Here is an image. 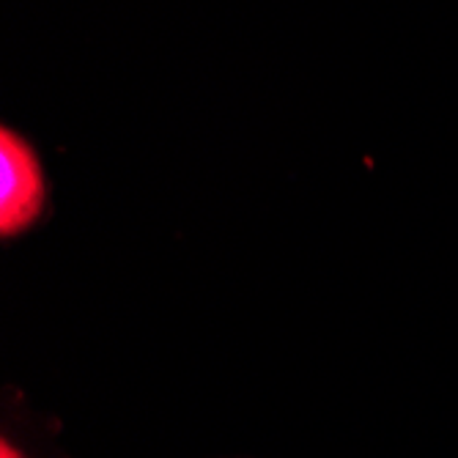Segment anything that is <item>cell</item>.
Wrapping results in <instances>:
<instances>
[{
  "label": "cell",
  "instance_id": "cell-1",
  "mask_svg": "<svg viewBox=\"0 0 458 458\" xmlns=\"http://www.w3.org/2000/svg\"><path fill=\"white\" fill-rule=\"evenodd\" d=\"M45 206V176L30 143L9 127L0 132V231L4 236L28 228Z\"/></svg>",
  "mask_w": 458,
  "mask_h": 458
},
{
  "label": "cell",
  "instance_id": "cell-2",
  "mask_svg": "<svg viewBox=\"0 0 458 458\" xmlns=\"http://www.w3.org/2000/svg\"><path fill=\"white\" fill-rule=\"evenodd\" d=\"M0 458H22V455L9 442H4V447H0Z\"/></svg>",
  "mask_w": 458,
  "mask_h": 458
}]
</instances>
